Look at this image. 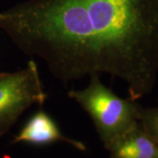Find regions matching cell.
Segmentation results:
<instances>
[{
    "instance_id": "cell-1",
    "label": "cell",
    "mask_w": 158,
    "mask_h": 158,
    "mask_svg": "<svg viewBox=\"0 0 158 158\" xmlns=\"http://www.w3.org/2000/svg\"><path fill=\"white\" fill-rule=\"evenodd\" d=\"M0 28L64 86L109 74L136 101L157 81L158 0H27L0 13Z\"/></svg>"
},
{
    "instance_id": "cell-5",
    "label": "cell",
    "mask_w": 158,
    "mask_h": 158,
    "mask_svg": "<svg viewBox=\"0 0 158 158\" xmlns=\"http://www.w3.org/2000/svg\"><path fill=\"white\" fill-rule=\"evenodd\" d=\"M110 158H158V143L138 122L107 149Z\"/></svg>"
},
{
    "instance_id": "cell-4",
    "label": "cell",
    "mask_w": 158,
    "mask_h": 158,
    "mask_svg": "<svg viewBox=\"0 0 158 158\" xmlns=\"http://www.w3.org/2000/svg\"><path fill=\"white\" fill-rule=\"evenodd\" d=\"M58 141L70 144L81 151L86 149L82 142L63 135L54 119L40 109L31 116L19 134L14 136L12 143L23 142L35 145H47Z\"/></svg>"
},
{
    "instance_id": "cell-6",
    "label": "cell",
    "mask_w": 158,
    "mask_h": 158,
    "mask_svg": "<svg viewBox=\"0 0 158 158\" xmlns=\"http://www.w3.org/2000/svg\"><path fill=\"white\" fill-rule=\"evenodd\" d=\"M138 122L149 135L158 143V107L140 110Z\"/></svg>"
},
{
    "instance_id": "cell-2",
    "label": "cell",
    "mask_w": 158,
    "mask_h": 158,
    "mask_svg": "<svg viewBox=\"0 0 158 158\" xmlns=\"http://www.w3.org/2000/svg\"><path fill=\"white\" fill-rule=\"evenodd\" d=\"M68 95L90 116L106 149L138 122L142 106L116 95L98 74L90 76L89 84L84 89L70 90Z\"/></svg>"
},
{
    "instance_id": "cell-3",
    "label": "cell",
    "mask_w": 158,
    "mask_h": 158,
    "mask_svg": "<svg viewBox=\"0 0 158 158\" xmlns=\"http://www.w3.org/2000/svg\"><path fill=\"white\" fill-rule=\"evenodd\" d=\"M48 98L35 61L13 73H0V137L9 131L27 108L42 106Z\"/></svg>"
}]
</instances>
